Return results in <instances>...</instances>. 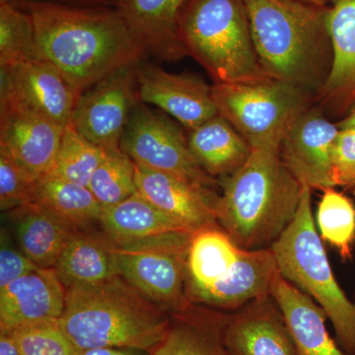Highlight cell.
Returning a JSON list of instances; mask_svg holds the SVG:
<instances>
[{
    "label": "cell",
    "instance_id": "836d02e7",
    "mask_svg": "<svg viewBox=\"0 0 355 355\" xmlns=\"http://www.w3.org/2000/svg\"><path fill=\"white\" fill-rule=\"evenodd\" d=\"M37 180L0 146V209L12 211L33 202Z\"/></svg>",
    "mask_w": 355,
    "mask_h": 355
},
{
    "label": "cell",
    "instance_id": "4fadbf2b",
    "mask_svg": "<svg viewBox=\"0 0 355 355\" xmlns=\"http://www.w3.org/2000/svg\"><path fill=\"white\" fill-rule=\"evenodd\" d=\"M140 102L176 119L188 132L218 114L211 86L200 77L171 73L150 64H137Z\"/></svg>",
    "mask_w": 355,
    "mask_h": 355
},
{
    "label": "cell",
    "instance_id": "7402d4cb",
    "mask_svg": "<svg viewBox=\"0 0 355 355\" xmlns=\"http://www.w3.org/2000/svg\"><path fill=\"white\" fill-rule=\"evenodd\" d=\"M242 248L219 226L198 231L191 238L187 258V295L200 303L232 270Z\"/></svg>",
    "mask_w": 355,
    "mask_h": 355
},
{
    "label": "cell",
    "instance_id": "d4e9b609",
    "mask_svg": "<svg viewBox=\"0 0 355 355\" xmlns=\"http://www.w3.org/2000/svg\"><path fill=\"white\" fill-rule=\"evenodd\" d=\"M189 148L209 176L227 177L251 155L252 146L220 114L205 121L188 135Z\"/></svg>",
    "mask_w": 355,
    "mask_h": 355
},
{
    "label": "cell",
    "instance_id": "f35d334b",
    "mask_svg": "<svg viewBox=\"0 0 355 355\" xmlns=\"http://www.w3.org/2000/svg\"><path fill=\"white\" fill-rule=\"evenodd\" d=\"M336 125L340 130H345V128H354L355 130V103L352 109L349 110V113L345 114Z\"/></svg>",
    "mask_w": 355,
    "mask_h": 355
},
{
    "label": "cell",
    "instance_id": "ac0fdd59",
    "mask_svg": "<svg viewBox=\"0 0 355 355\" xmlns=\"http://www.w3.org/2000/svg\"><path fill=\"white\" fill-rule=\"evenodd\" d=\"M333 46L330 76L316 102L336 116H345L355 103V0H336L328 7Z\"/></svg>",
    "mask_w": 355,
    "mask_h": 355
},
{
    "label": "cell",
    "instance_id": "7c38bea8",
    "mask_svg": "<svg viewBox=\"0 0 355 355\" xmlns=\"http://www.w3.org/2000/svg\"><path fill=\"white\" fill-rule=\"evenodd\" d=\"M338 132V125L314 106L287 128L280 141V157L302 186L311 190L336 188L331 154Z\"/></svg>",
    "mask_w": 355,
    "mask_h": 355
},
{
    "label": "cell",
    "instance_id": "d6986e66",
    "mask_svg": "<svg viewBox=\"0 0 355 355\" xmlns=\"http://www.w3.org/2000/svg\"><path fill=\"white\" fill-rule=\"evenodd\" d=\"M270 295L284 315L297 355H355L343 350L331 338L324 310L279 272L273 279Z\"/></svg>",
    "mask_w": 355,
    "mask_h": 355
},
{
    "label": "cell",
    "instance_id": "277c9868",
    "mask_svg": "<svg viewBox=\"0 0 355 355\" xmlns=\"http://www.w3.org/2000/svg\"><path fill=\"white\" fill-rule=\"evenodd\" d=\"M79 349L130 347L150 352L171 326L169 314L123 277L67 289L58 319Z\"/></svg>",
    "mask_w": 355,
    "mask_h": 355
},
{
    "label": "cell",
    "instance_id": "484cf974",
    "mask_svg": "<svg viewBox=\"0 0 355 355\" xmlns=\"http://www.w3.org/2000/svg\"><path fill=\"white\" fill-rule=\"evenodd\" d=\"M18 247L39 268H53L76 229L36 203L12 210Z\"/></svg>",
    "mask_w": 355,
    "mask_h": 355
},
{
    "label": "cell",
    "instance_id": "f546056e",
    "mask_svg": "<svg viewBox=\"0 0 355 355\" xmlns=\"http://www.w3.org/2000/svg\"><path fill=\"white\" fill-rule=\"evenodd\" d=\"M316 220L320 236L338 250L343 260L352 258L355 243V205L335 188L323 191Z\"/></svg>",
    "mask_w": 355,
    "mask_h": 355
},
{
    "label": "cell",
    "instance_id": "74e56055",
    "mask_svg": "<svg viewBox=\"0 0 355 355\" xmlns=\"http://www.w3.org/2000/svg\"><path fill=\"white\" fill-rule=\"evenodd\" d=\"M0 355H22L11 331H0Z\"/></svg>",
    "mask_w": 355,
    "mask_h": 355
},
{
    "label": "cell",
    "instance_id": "5b68a950",
    "mask_svg": "<svg viewBox=\"0 0 355 355\" xmlns=\"http://www.w3.org/2000/svg\"><path fill=\"white\" fill-rule=\"evenodd\" d=\"M178 34L214 84L268 77L254 49L245 0H187L178 16Z\"/></svg>",
    "mask_w": 355,
    "mask_h": 355
},
{
    "label": "cell",
    "instance_id": "8d00e7d4",
    "mask_svg": "<svg viewBox=\"0 0 355 355\" xmlns=\"http://www.w3.org/2000/svg\"><path fill=\"white\" fill-rule=\"evenodd\" d=\"M78 355H151L146 350L130 347H97L80 350Z\"/></svg>",
    "mask_w": 355,
    "mask_h": 355
},
{
    "label": "cell",
    "instance_id": "44dd1931",
    "mask_svg": "<svg viewBox=\"0 0 355 355\" xmlns=\"http://www.w3.org/2000/svg\"><path fill=\"white\" fill-rule=\"evenodd\" d=\"M277 272L279 268L270 248L243 249L230 272L205 294L200 303L218 309H241L270 295Z\"/></svg>",
    "mask_w": 355,
    "mask_h": 355
},
{
    "label": "cell",
    "instance_id": "603a6c76",
    "mask_svg": "<svg viewBox=\"0 0 355 355\" xmlns=\"http://www.w3.org/2000/svg\"><path fill=\"white\" fill-rule=\"evenodd\" d=\"M53 268L67 289L95 286L120 277L116 244L106 234L81 230L70 238Z\"/></svg>",
    "mask_w": 355,
    "mask_h": 355
},
{
    "label": "cell",
    "instance_id": "9c48e42d",
    "mask_svg": "<svg viewBox=\"0 0 355 355\" xmlns=\"http://www.w3.org/2000/svg\"><path fill=\"white\" fill-rule=\"evenodd\" d=\"M120 149L140 167L174 175L205 188L218 184L191 155L188 137L182 128L165 114L147 108L144 103L133 109Z\"/></svg>",
    "mask_w": 355,
    "mask_h": 355
},
{
    "label": "cell",
    "instance_id": "6da1fadb",
    "mask_svg": "<svg viewBox=\"0 0 355 355\" xmlns=\"http://www.w3.org/2000/svg\"><path fill=\"white\" fill-rule=\"evenodd\" d=\"M31 15L38 58L80 96L116 70L139 64L147 51L116 8L16 0Z\"/></svg>",
    "mask_w": 355,
    "mask_h": 355
},
{
    "label": "cell",
    "instance_id": "d6a6232c",
    "mask_svg": "<svg viewBox=\"0 0 355 355\" xmlns=\"http://www.w3.org/2000/svg\"><path fill=\"white\" fill-rule=\"evenodd\" d=\"M22 355H78L58 320L28 324L11 331Z\"/></svg>",
    "mask_w": 355,
    "mask_h": 355
},
{
    "label": "cell",
    "instance_id": "e575fe53",
    "mask_svg": "<svg viewBox=\"0 0 355 355\" xmlns=\"http://www.w3.org/2000/svg\"><path fill=\"white\" fill-rule=\"evenodd\" d=\"M336 187L355 188V130L345 128L336 135L331 154Z\"/></svg>",
    "mask_w": 355,
    "mask_h": 355
},
{
    "label": "cell",
    "instance_id": "2e32d148",
    "mask_svg": "<svg viewBox=\"0 0 355 355\" xmlns=\"http://www.w3.org/2000/svg\"><path fill=\"white\" fill-rule=\"evenodd\" d=\"M223 342L231 355H297L272 295L254 300L226 319Z\"/></svg>",
    "mask_w": 355,
    "mask_h": 355
},
{
    "label": "cell",
    "instance_id": "8fae6325",
    "mask_svg": "<svg viewBox=\"0 0 355 355\" xmlns=\"http://www.w3.org/2000/svg\"><path fill=\"white\" fill-rule=\"evenodd\" d=\"M80 97L53 65L33 58L0 67V104H10L62 128L71 123Z\"/></svg>",
    "mask_w": 355,
    "mask_h": 355
},
{
    "label": "cell",
    "instance_id": "e0dca14e",
    "mask_svg": "<svg viewBox=\"0 0 355 355\" xmlns=\"http://www.w3.org/2000/svg\"><path fill=\"white\" fill-rule=\"evenodd\" d=\"M65 301L67 288L55 270L40 268L0 289V331L58 320Z\"/></svg>",
    "mask_w": 355,
    "mask_h": 355
},
{
    "label": "cell",
    "instance_id": "8992f818",
    "mask_svg": "<svg viewBox=\"0 0 355 355\" xmlns=\"http://www.w3.org/2000/svg\"><path fill=\"white\" fill-rule=\"evenodd\" d=\"M284 279L317 303L343 350L355 354V303L347 297L330 265L312 212V190L303 186L295 216L270 247Z\"/></svg>",
    "mask_w": 355,
    "mask_h": 355
},
{
    "label": "cell",
    "instance_id": "ab89813d",
    "mask_svg": "<svg viewBox=\"0 0 355 355\" xmlns=\"http://www.w3.org/2000/svg\"><path fill=\"white\" fill-rule=\"evenodd\" d=\"M306 3L313 4V6L320 7H329L336 1V0H301Z\"/></svg>",
    "mask_w": 355,
    "mask_h": 355
},
{
    "label": "cell",
    "instance_id": "5bb4252c",
    "mask_svg": "<svg viewBox=\"0 0 355 355\" xmlns=\"http://www.w3.org/2000/svg\"><path fill=\"white\" fill-rule=\"evenodd\" d=\"M137 187L142 198L191 232L218 226L219 196L214 189L137 165Z\"/></svg>",
    "mask_w": 355,
    "mask_h": 355
},
{
    "label": "cell",
    "instance_id": "ba28073f",
    "mask_svg": "<svg viewBox=\"0 0 355 355\" xmlns=\"http://www.w3.org/2000/svg\"><path fill=\"white\" fill-rule=\"evenodd\" d=\"M195 233L178 232L148 241L116 245L119 275L165 312L189 308L187 258Z\"/></svg>",
    "mask_w": 355,
    "mask_h": 355
},
{
    "label": "cell",
    "instance_id": "cb8c5ba5",
    "mask_svg": "<svg viewBox=\"0 0 355 355\" xmlns=\"http://www.w3.org/2000/svg\"><path fill=\"white\" fill-rule=\"evenodd\" d=\"M100 224L105 234L119 246L148 241L172 233H193L139 193L119 205L103 209Z\"/></svg>",
    "mask_w": 355,
    "mask_h": 355
},
{
    "label": "cell",
    "instance_id": "3957f363",
    "mask_svg": "<svg viewBox=\"0 0 355 355\" xmlns=\"http://www.w3.org/2000/svg\"><path fill=\"white\" fill-rule=\"evenodd\" d=\"M220 186L218 225L245 250L272 246L295 216L303 191L277 144L254 147L237 171L221 178Z\"/></svg>",
    "mask_w": 355,
    "mask_h": 355
},
{
    "label": "cell",
    "instance_id": "1f68e13d",
    "mask_svg": "<svg viewBox=\"0 0 355 355\" xmlns=\"http://www.w3.org/2000/svg\"><path fill=\"white\" fill-rule=\"evenodd\" d=\"M88 188L102 209L119 205L137 193V164L121 149L107 151Z\"/></svg>",
    "mask_w": 355,
    "mask_h": 355
},
{
    "label": "cell",
    "instance_id": "f1b7e54d",
    "mask_svg": "<svg viewBox=\"0 0 355 355\" xmlns=\"http://www.w3.org/2000/svg\"><path fill=\"white\" fill-rule=\"evenodd\" d=\"M37 58L31 15L16 0H0V67Z\"/></svg>",
    "mask_w": 355,
    "mask_h": 355
},
{
    "label": "cell",
    "instance_id": "d590c367",
    "mask_svg": "<svg viewBox=\"0 0 355 355\" xmlns=\"http://www.w3.org/2000/svg\"><path fill=\"white\" fill-rule=\"evenodd\" d=\"M39 266L20 249L13 247L7 239L6 233H1L0 246V289L6 288L15 280L38 270Z\"/></svg>",
    "mask_w": 355,
    "mask_h": 355
},
{
    "label": "cell",
    "instance_id": "4316f807",
    "mask_svg": "<svg viewBox=\"0 0 355 355\" xmlns=\"http://www.w3.org/2000/svg\"><path fill=\"white\" fill-rule=\"evenodd\" d=\"M76 230L99 222L102 207L88 187L44 175L37 180L33 202Z\"/></svg>",
    "mask_w": 355,
    "mask_h": 355
},
{
    "label": "cell",
    "instance_id": "7a4b0ae2",
    "mask_svg": "<svg viewBox=\"0 0 355 355\" xmlns=\"http://www.w3.org/2000/svg\"><path fill=\"white\" fill-rule=\"evenodd\" d=\"M245 2L263 73L317 98L333 65L328 7L301 0Z\"/></svg>",
    "mask_w": 355,
    "mask_h": 355
},
{
    "label": "cell",
    "instance_id": "9a60e30c",
    "mask_svg": "<svg viewBox=\"0 0 355 355\" xmlns=\"http://www.w3.org/2000/svg\"><path fill=\"white\" fill-rule=\"evenodd\" d=\"M64 128L27 110L0 104V146L36 180L51 171Z\"/></svg>",
    "mask_w": 355,
    "mask_h": 355
},
{
    "label": "cell",
    "instance_id": "83f0119b",
    "mask_svg": "<svg viewBox=\"0 0 355 355\" xmlns=\"http://www.w3.org/2000/svg\"><path fill=\"white\" fill-rule=\"evenodd\" d=\"M227 318L200 322L181 317L172 322L162 342L151 355H231L223 342Z\"/></svg>",
    "mask_w": 355,
    "mask_h": 355
},
{
    "label": "cell",
    "instance_id": "30bf717a",
    "mask_svg": "<svg viewBox=\"0 0 355 355\" xmlns=\"http://www.w3.org/2000/svg\"><path fill=\"white\" fill-rule=\"evenodd\" d=\"M137 64L105 77L78 98L70 125L105 150L120 149L123 130L140 103Z\"/></svg>",
    "mask_w": 355,
    "mask_h": 355
},
{
    "label": "cell",
    "instance_id": "4dcf8cb0",
    "mask_svg": "<svg viewBox=\"0 0 355 355\" xmlns=\"http://www.w3.org/2000/svg\"><path fill=\"white\" fill-rule=\"evenodd\" d=\"M107 150L96 146L71 125L64 128L57 157L49 174L88 187Z\"/></svg>",
    "mask_w": 355,
    "mask_h": 355
},
{
    "label": "cell",
    "instance_id": "ffe728a7",
    "mask_svg": "<svg viewBox=\"0 0 355 355\" xmlns=\"http://www.w3.org/2000/svg\"><path fill=\"white\" fill-rule=\"evenodd\" d=\"M187 0H116L119 10L147 53L178 62L187 57L178 34V16Z\"/></svg>",
    "mask_w": 355,
    "mask_h": 355
},
{
    "label": "cell",
    "instance_id": "52a82bcc",
    "mask_svg": "<svg viewBox=\"0 0 355 355\" xmlns=\"http://www.w3.org/2000/svg\"><path fill=\"white\" fill-rule=\"evenodd\" d=\"M217 111L254 147L280 146L292 121L313 107L316 98L277 79L214 84Z\"/></svg>",
    "mask_w": 355,
    "mask_h": 355
}]
</instances>
